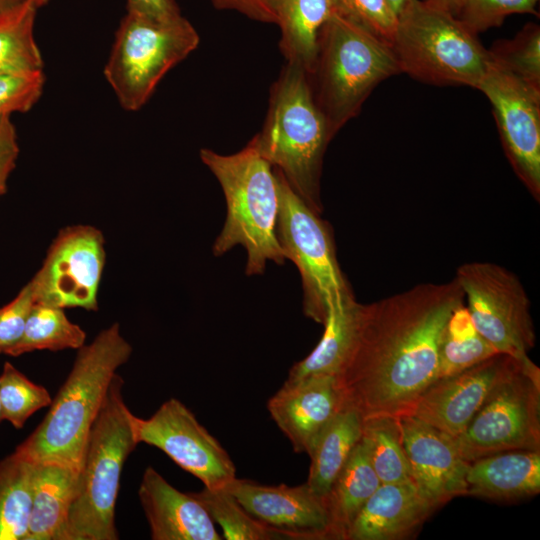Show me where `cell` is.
<instances>
[{
    "mask_svg": "<svg viewBox=\"0 0 540 540\" xmlns=\"http://www.w3.org/2000/svg\"><path fill=\"white\" fill-rule=\"evenodd\" d=\"M463 303L454 278L358 303L351 344L337 375L344 405L363 419L411 415L437 380L442 332Z\"/></svg>",
    "mask_w": 540,
    "mask_h": 540,
    "instance_id": "obj_1",
    "label": "cell"
},
{
    "mask_svg": "<svg viewBox=\"0 0 540 540\" xmlns=\"http://www.w3.org/2000/svg\"><path fill=\"white\" fill-rule=\"evenodd\" d=\"M131 354L132 346L118 323L79 348L46 416L14 452L32 463H55L79 473L90 429L110 383Z\"/></svg>",
    "mask_w": 540,
    "mask_h": 540,
    "instance_id": "obj_2",
    "label": "cell"
},
{
    "mask_svg": "<svg viewBox=\"0 0 540 540\" xmlns=\"http://www.w3.org/2000/svg\"><path fill=\"white\" fill-rule=\"evenodd\" d=\"M332 138L314 100L307 72L286 63L271 86L262 130L249 142L320 215L323 158Z\"/></svg>",
    "mask_w": 540,
    "mask_h": 540,
    "instance_id": "obj_3",
    "label": "cell"
},
{
    "mask_svg": "<svg viewBox=\"0 0 540 540\" xmlns=\"http://www.w3.org/2000/svg\"><path fill=\"white\" fill-rule=\"evenodd\" d=\"M200 159L218 180L227 207L213 254L222 256L242 246L247 254L248 276L262 275L268 261L284 264L286 259L276 236L280 193L274 168L250 142L230 155L203 148Z\"/></svg>",
    "mask_w": 540,
    "mask_h": 540,
    "instance_id": "obj_4",
    "label": "cell"
},
{
    "mask_svg": "<svg viewBox=\"0 0 540 540\" xmlns=\"http://www.w3.org/2000/svg\"><path fill=\"white\" fill-rule=\"evenodd\" d=\"M400 72L391 45L339 12L331 16L319 31L308 74L330 135L359 113L380 82Z\"/></svg>",
    "mask_w": 540,
    "mask_h": 540,
    "instance_id": "obj_5",
    "label": "cell"
},
{
    "mask_svg": "<svg viewBox=\"0 0 540 540\" xmlns=\"http://www.w3.org/2000/svg\"><path fill=\"white\" fill-rule=\"evenodd\" d=\"M116 373L90 429L64 540H117L115 507L121 472L138 442Z\"/></svg>",
    "mask_w": 540,
    "mask_h": 540,
    "instance_id": "obj_6",
    "label": "cell"
},
{
    "mask_svg": "<svg viewBox=\"0 0 540 540\" xmlns=\"http://www.w3.org/2000/svg\"><path fill=\"white\" fill-rule=\"evenodd\" d=\"M453 14L422 0H410L397 15L391 47L400 71L434 85L477 88L490 56Z\"/></svg>",
    "mask_w": 540,
    "mask_h": 540,
    "instance_id": "obj_7",
    "label": "cell"
},
{
    "mask_svg": "<svg viewBox=\"0 0 540 540\" xmlns=\"http://www.w3.org/2000/svg\"><path fill=\"white\" fill-rule=\"evenodd\" d=\"M182 15L156 19L127 11L116 31L104 76L126 111L141 109L166 73L199 45Z\"/></svg>",
    "mask_w": 540,
    "mask_h": 540,
    "instance_id": "obj_8",
    "label": "cell"
},
{
    "mask_svg": "<svg viewBox=\"0 0 540 540\" xmlns=\"http://www.w3.org/2000/svg\"><path fill=\"white\" fill-rule=\"evenodd\" d=\"M274 171L280 193L277 240L285 259L300 273L303 313L323 325L332 306L355 296L339 266L331 225L302 201L279 170Z\"/></svg>",
    "mask_w": 540,
    "mask_h": 540,
    "instance_id": "obj_9",
    "label": "cell"
},
{
    "mask_svg": "<svg viewBox=\"0 0 540 540\" xmlns=\"http://www.w3.org/2000/svg\"><path fill=\"white\" fill-rule=\"evenodd\" d=\"M453 439L469 463L505 451L540 450L539 367L530 358L520 360Z\"/></svg>",
    "mask_w": 540,
    "mask_h": 540,
    "instance_id": "obj_10",
    "label": "cell"
},
{
    "mask_svg": "<svg viewBox=\"0 0 540 540\" xmlns=\"http://www.w3.org/2000/svg\"><path fill=\"white\" fill-rule=\"evenodd\" d=\"M479 333L502 354L529 358L536 344L531 302L520 279L492 262H467L455 273Z\"/></svg>",
    "mask_w": 540,
    "mask_h": 540,
    "instance_id": "obj_11",
    "label": "cell"
},
{
    "mask_svg": "<svg viewBox=\"0 0 540 540\" xmlns=\"http://www.w3.org/2000/svg\"><path fill=\"white\" fill-rule=\"evenodd\" d=\"M105 262V239L100 229L89 224L62 228L30 280L35 302L97 311Z\"/></svg>",
    "mask_w": 540,
    "mask_h": 540,
    "instance_id": "obj_12",
    "label": "cell"
},
{
    "mask_svg": "<svg viewBox=\"0 0 540 540\" xmlns=\"http://www.w3.org/2000/svg\"><path fill=\"white\" fill-rule=\"evenodd\" d=\"M133 429L138 444L160 449L208 489L225 488L236 478L227 451L176 398L163 402L147 419L134 415Z\"/></svg>",
    "mask_w": 540,
    "mask_h": 540,
    "instance_id": "obj_13",
    "label": "cell"
},
{
    "mask_svg": "<svg viewBox=\"0 0 540 540\" xmlns=\"http://www.w3.org/2000/svg\"><path fill=\"white\" fill-rule=\"evenodd\" d=\"M492 106L504 152L520 181L540 199V90L490 61L478 84Z\"/></svg>",
    "mask_w": 540,
    "mask_h": 540,
    "instance_id": "obj_14",
    "label": "cell"
},
{
    "mask_svg": "<svg viewBox=\"0 0 540 540\" xmlns=\"http://www.w3.org/2000/svg\"><path fill=\"white\" fill-rule=\"evenodd\" d=\"M226 488L250 515L286 540H335L327 497L307 483L273 486L235 478Z\"/></svg>",
    "mask_w": 540,
    "mask_h": 540,
    "instance_id": "obj_15",
    "label": "cell"
},
{
    "mask_svg": "<svg viewBox=\"0 0 540 540\" xmlns=\"http://www.w3.org/2000/svg\"><path fill=\"white\" fill-rule=\"evenodd\" d=\"M519 361L499 353L457 374L437 379L420 396L411 415L454 438Z\"/></svg>",
    "mask_w": 540,
    "mask_h": 540,
    "instance_id": "obj_16",
    "label": "cell"
},
{
    "mask_svg": "<svg viewBox=\"0 0 540 540\" xmlns=\"http://www.w3.org/2000/svg\"><path fill=\"white\" fill-rule=\"evenodd\" d=\"M398 420L414 484L426 500L436 509L467 495L470 463L461 457L453 437L413 415Z\"/></svg>",
    "mask_w": 540,
    "mask_h": 540,
    "instance_id": "obj_17",
    "label": "cell"
},
{
    "mask_svg": "<svg viewBox=\"0 0 540 540\" xmlns=\"http://www.w3.org/2000/svg\"><path fill=\"white\" fill-rule=\"evenodd\" d=\"M345 407L337 376L315 375L286 382L267 409L297 453H308L315 439Z\"/></svg>",
    "mask_w": 540,
    "mask_h": 540,
    "instance_id": "obj_18",
    "label": "cell"
},
{
    "mask_svg": "<svg viewBox=\"0 0 540 540\" xmlns=\"http://www.w3.org/2000/svg\"><path fill=\"white\" fill-rule=\"evenodd\" d=\"M138 496L151 539H223L202 502L193 493L176 489L151 466L143 473Z\"/></svg>",
    "mask_w": 540,
    "mask_h": 540,
    "instance_id": "obj_19",
    "label": "cell"
},
{
    "mask_svg": "<svg viewBox=\"0 0 540 540\" xmlns=\"http://www.w3.org/2000/svg\"><path fill=\"white\" fill-rule=\"evenodd\" d=\"M434 509L412 482L381 483L355 516L345 540L407 538Z\"/></svg>",
    "mask_w": 540,
    "mask_h": 540,
    "instance_id": "obj_20",
    "label": "cell"
},
{
    "mask_svg": "<svg viewBox=\"0 0 540 540\" xmlns=\"http://www.w3.org/2000/svg\"><path fill=\"white\" fill-rule=\"evenodd\" d=\"M467 495L513 500L540 492V450H513L470 462Z\"/></svg>",
    "mask_w": 540,
    "mask_h": 540,
    "instance_id": "obj_21",
    "label": "cell"
},
{
    "mask_svg": "<svg viewBox=\"0 0 540 540\" xmlns=\"http://www.w3.org/2000/svg\"><path fill=\"white\" fill-rule=\"evenodd\" d=\"M32 509L26 540H64L79 473L55 463H34Z\"/></svg>",
    "mask_w": 540,
    "mask_h": 540,
    "instance_id": "obj_22",
    "label": "cell"
},
{
    "mask_svg": "<svg viewBox=\"0 0 540 540\" xmlns=\"http://www.w3.org/2000/svg\"><path fill=\"white\" fill-rule=\"evenodd\" d=\"M281 30L279 48L287 61L309 74L321 27L339 12L337 0H268Z\"/></svg>",
    "mask_w": 540,
    "mask_h": 540,
    "instance_id": "obj_23",
    "label": "cell"
},
{
    "mask_svg": "<svg viewBox=\"0 0 540 540\" xmlns=\"http://www.w3.org/2000/svg\"><path fill=\"white\" fill-rule=\"evenodd\" d=\"M363 418L345 406L323 428L307 453L310 467L307 485L327 496L337 475L362 436Z\"/></svg>",
    "mask_w": 540,
    "mask_h": 540,
    "instance_id": "obj_24",
    "label": "cell"
},
{
    "mask_svg": "<svg viewBox=\"0 0 540 540\" xmlns=\"http://www.w3.org/2000/svg\"><path fill=\"white\" fill-rule=\"evenodd\" d=\"M380 484L361 436L326 496L335 540H345L355 516Z\"/></svg>",
    "mask_w": 540,
    "mask_h": 540,
    "instance_id": "obj_25",
    "label": "cell"
},
{
    "mask_svg": "<svg viewBox=\"0 0 540 540\" xmlns=\"http://www.w3.org/2000/svg\"><path fill=\"white\" fill-rule=\"evenodd\" d=\"M357 305L356 299H352L330 308L320 341L309 355L291 367L286 382L315 375H338L351 344Z\"/></svg>",
    "mask_w": 540,
    "mask_h": 540,
    "instance_id": "obj_26",
    "label": "cell"
},
{
    "mask_svg": "<svg viewBox=\"0 0 540 540\" xmlns=\"http://www.w3.org/2000/svg\"><path fill=\"white\" fill-rule=\"evenodd\" d=\"M35 464L15 452L0 461V540H26Z\"/></svg>",
    "mask_w": 540,
    "mask_h": 540,
    "instance_id": "obj_27",
    "label": "cell"
},
{
    "mask_svg": "<svg viewBox=\"0 0 540 540\" xmlns=\"http://www.w3.org/2000/svg\"><path fill=\"white\" fill-rule=\"evenodd\" d=\"M496 354L475 327L465 303L451 313L439 344L437 379L468 369Z\"/></svg>",
    "mask_w": 540,
    "mask_h": 540,
    "instance_id": "obj_28",
    "label": "cell"
},
{
    "mask_svg": "<svg viewBox=\"0 0 540 540\" xmlns=\"http://www.w3.org/2000/svg\"><path fill=\"white\" fill-rule=\"evenodd\" d=\"M37 9L26 0L0 14V74L43 70L34 36Z\"/></svg>",
    "mask_w": 540,
    "mask_h": 540,
    "instance_id": "obj_29",
    "label": "cell"
},
{
    "mask_svg": "<svg viewBox=\"0 0 540 540\" xmlns=\"http://www.w3.org/2000/svg\"><path fill=\"white\" fill-rule=\"evenodd\" d=\"M85 340L86 332L69 320L63 308L35 302L21 339L8 355L17 357L38 350H78Z\"/></svg>",
    "mask_w": 540,
    "mask_h": 540,
    "instance_id": "obj_30",
    "label": "cell"
},
{
    "mask_svg": "<svg viewBox=\"0 0 540 540\" xmlns=\"http://www.w3.org/2000/svg\"><path fill=\"white\" fill-rule=\"evenodd\" d=\"M362 438L368 446L372 466L381 483H414L398 419H363Z\"/></svg>",
    "mask_w": 540,
    "mask_h": 540,
    "instance_id": "obj_31",
    "label": "cell"
},
{
    "mask_svg": "<svg viewBox=\"0 0 540 540\" xmlns=\"http://www.w3.org/2000/svg\"><path fill=\"white\" fill-rule=\"evenodd\" d=\"M204 505L212 520L222 529L226 540H286L283 534L250 515L227 488L193 493Z\"/></svg>",
    "mask_w": 540,
    "mask_h": 540,
    "instance_id": "obj_32",
    "label": "cell"
},
{
    "mask_svg": "<svg viewBox=\"0 0 540 540\" xmlns=\"http://www.w3.org/2000/svg\"><path fill=\"white\" fill-rule=\"evenodd\" d=\"M488 53L493 64L540 90V27L538 24H526L513 39L495 42Z\"/></svg>",
    "mask_w": 540,
    "mask_h": 540,
    "instance_id": "obj_33",
    "label": "cell"
},
{
    "mask_svg": "<svg viewBox=\"0 0 540 540\" xmlns=\"http://www.w3.org/2000/svg\"><path fill=\"white\" fill-rule=\"evenodd\" d=\"M48 390L27 378L12 363L5 362L0 374V403L4 420L16 429L36 411L50 406Z\"/></svg>",
    "mask_w": 540,
    "mask_h": 540,
    "instance_id": "obj_34",
    "label": "cell"
},
{
    "mask_svg": "<svg viewBox=\"0 0 540 540\" xmlns=\"http://www.w3.org/2000/svg\"><path fill=\"white\" fill-rule=\"evenodd\" d=\"M539 0H467L458 14L472 32L478 34L500 26L505 18L515 13L536 15Z\"/></svg>",
    "mask_w": 540,
    "mask_h": 540,
    "instance_id": "obj_35",
    "label": "cell"
},
{
    "mask_svg": "<svg viewBox=\"0 0 540 540\" xmlns=\"http://www.w3.org/2000/svg\"><path fill=\"white\" fill-rule=\"evenodd\" d=\"M45 86L43 70L0 74V116L29 111Z\"/></svg>",
    "mask_w": 540,
    "mask_h": 540,
    "instance_id": "obj_36",
    "label": "cell"
},
{
    "mask_svg": "<svg viewBox=\"0 0 540 540\" xmlns=\"http://www.w3.org/2000/svg\"><path fill=\"white\" fill-rule=\"evenodd\" d=\"M337 2L340 14L389 45L392 44L397 16L385 0H337Z\"/></svg>",
    "mask_w": 540,
    "mask_h": 540,
    "instance_id": "obj_37",
    "label": "cell"
},
{
    "mask_svg": "<svg viewBox=\"0 0 540 540\" xmlns=\"http://www.w3.org/2000/svg\"><path fill=\"white\" fill-rule=\"evenodd\" d=\"M34 303L29 281L11 301L0 307V354L8 355L19 342Z\"/></svg>",
    "mask_w": 540,
    "mask_h": 540,
    "instance_id": "obj_38",
    "label": "cell"
},
{
    "mask_svg": "<svg viewBox=\"0 0 540 540\" xmlns=\"http://www.w3.org/2000/svg\"><path fill=\"white\" fill-rule=\"evenodd\" d=\"M11 115L0 116V198L7 190L8 179L16 166L19 145Z\"/></svg>",
    "mask_w": 540,
    "mask_h": 540,
    "instance_id": "obj_39",
    "label": "cell"
},
{
    "mask_svg": "<svg viewBox=\"0 0 540 540\" xmlns=\"http://www.w3.org/2000/svg\"><path fill=\"white\" fill-rule=\"evenodd\" d=\"M211 2L217 9L237 11L252 20L276 24V16L268 0H211Z\"/></svg>",
    "mask_w": 540,
    "mask_h": 540,
    "instance_id": "obj_40",
    "label": "cell"
},
{
    "mask_svg": "<svg viewBox=\"0 0 540 540\" xmlns=\"http://www.w3.org/2000/svg\"><path fill=\"white\" fill-rule=\"evenodd\" d=\"M127 11L156 19L182 15L175 0H127Z\"/></svg>",
    "mask_w": 540,
    "mask_h": 540,
    "instance_id": "obj_41",
    "label": "cell"
},
{
    "mask_svg": "<svg viewBox=\"0 0 540 540\" xmlns=\"http://www.w3.org/2000/svg\"><path fill=\"white\" fill-rule=\"evenodd\" d=\"M422 1L427 2L431 5H434L440 9H443L457 17L467 0H422Z\"/></svg>",
    "mask_w": 540,
    "mask_h": 540,
    "instance_id": "obj_42",
    "label": "cell"
},
{
    "mask_svg": "<svg viewBox=\"0 0 540 540\" xmlns=\"http://www.w3.org/2000/svg\"><path fill=\"white\" fill-rule=\"evenodd\" d=\"M390 7V9L394 12V14L397 16L399 12L403 9V7L410 1V0H385Z\"/></svg>",
    "mask_w": 540,
    "mask_h": 540,
    "instance_id": "obj_43",
    "label": "cell"
},
{
    "mask_svg": "<svg viewBox=\"0 0 540 540\" xmlns=\"http://www.w3.org/2000/svg\"><path fill=\"white\" fill-rule=\"evenodd\" d=\"M26 0H0V14L10 10Z\"/></svg>",
    "mask_w": 540,
    "mask_h": 540,
    "instance_id": "obj_44",
    "label": "cell"
},
{
    "mask_svg": "<svg viewBox=\"0 0 540 540\" xmlns=\"http://www.w3.org/2000/svg\"><path fill=\"white\" fill-rule=\"evenodd\" d=\"M37 8L46 5L50 0H31Z\"/></svg>",
    "mask_w": 540,
    "mask_h": 540,
    "instance_id": "obj_45",
    "label": "cell"
},
{
    "mask_svg": "<svg viewBox=\"0 0 540 540\" xmlns=\"http://www.w3.org/2000/svg\"><path fill=\"white\" fill-rule=\"evenodd\" d=\"M4 418H3V413H2V407H1V403H0V422L3 421Z\"/></svg>",
    "mask_w": 540,
    "mask_h": 540,
    "instance_id": "obj_46",
    "label": "cell"
}]
</instances>
